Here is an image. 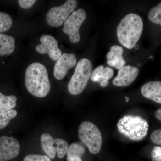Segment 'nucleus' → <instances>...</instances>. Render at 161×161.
Wrapping results in <instances>:
<instances>
[{"instance_id":"f257e3e1","label":"nucleus","mask_w":161,"mask_h":161,"mask_svg":"<svg viewBox=\"0 0 161 161\" xmlns=\"http://www.w3.org/2000/svg\"><path fill=\"white\" fill-rule=\"evenodd\" d=\"M25 82L28 92L36 97L43 98L50 91L47 69L44 65L39 62L32 63L27 68Z\"/></svg>"},{"instance_id":"f03ea898","label":"nucleus","mask_w":161,"mask_h":161,"mask_svg":"<svg viewBox=\"0 0 161 161\" xmlns=\"http://www.w3.org/2000/svg\"><path fill=\"white\" fill-rule=\"evenodd\" d=\"M143 29V23L140 16L135 14L126 15L120 21L117 28L119 43L132 49L139 40Z\"/></svg>"},{"instance_id":"7ed1b4c3","label":"nucleus","mask_w":161,"mask_h":161,"mask_svg":"<svg viewBox=\"0 0 161 161\" xmlns=\"http://www.w3.org/2000/svg\"><path fill=\"white\" fill-rule=\"evenodd\" d=\"M117 128L119 132L127 138L132 141H139L147 136L149 124L141 116L127 115L119 119Z\"/></svg>"},{"instance_id":"20e7f679","label":"nucleus","mask_w":161,"mask_h":161,"mask_svg":"<svg viewBox=\"0 0 161 161\" xmlns=\"http://www.w3.org/2000/svg\"><path fill=\"white\" fill-rule=\"evenodd\" d=\"M92 73V64L86 58L78 61L74 75L71 78L68 89L72 95L80 94L85 89Z\"/></svg>"},{"instance_id":"39448f33","label":"nucleus","mask_w":161,"mask_h":161,"mask_svg":"<svg viewBox=\"0 0 161 161\" xmlns=\"http://www.w3.org/2000/svg\"><path fill=\"white\" fill-rule=\"evenodd\" d=\"M78 136L92 154L100 152L102 144L101 133L95 124L88 121L81 123L78 128Z\"/></svg>"},{"instance_id":"423d86ee","label":"nucleus","mask_w":161,"mask_h":161,"mask_svg":"<svg viewBox=\"0 0 161 161\" xmlns=\"http://www.w3.org/2000/svg\"><path fill=\"white\" fill-rule=\"evenodd\" d=\"M77 6L78 2L76 0H68L62 6L53 7L47 14V22L50 26L59 27L74 12Z\"/></svg>"},{"instance_id":"0eeeda50","label":"nucleus","mask_w":161,"mask_h":161,"mask_svg":"<svg viewBox=\"0 0 161 161\" xmlns=\"http://www.w3.org/2000/svg\"><path fill=\"white\" fill-rule=\"evenodd\" d=\"M42 149L48 157L55 158L56 154L59 158L64 157L68 149V144L66 141L60 138H53L50 134L44 133L40 138Z\"/></svg>"},{"instance_id":"6e6552de","label":"nucleus","mask_w":161,"mask_h":161,"mask_svg":"<svg viewBox=\"0 0 161 161\" xmlns=\"http://www.w3.org/2000/svg\"><path fill=\"white\" fill-rule=\"evenodd\" d=\"M86 17L85 10L79 9L74 11L64 23L63 32L69 36L72 43H76L80 41L79 29Z\"/></svg>"},{"instance_id":"1a4fd4ad","label":"nucleus","mask_w":161,"mask_h":161,"mask_svg":"<svg viewBox=\"0 0 161 161\" xmlns=\"http://www.w3.org/2000/svg\"><path fill=\"white\" fill-rule=\"evenodd\" d=\"M41 44L36 47V51L41 54H47L50 58L57 61L62 55V52L58 47V43L54 37L50 35H43L40 37Z\"/></svg>"},{"instance_id":"9d476101","label":"nucleus","mask_w":161,"mask_h":161,"mask_svg":"<svg viewBox=\"0 0 161 161\" xmlns=\"http://www.w3.org/2000/svg\"><path fill=\"white\" fill-rule=\"evenodd\" d=\"M19 141L12 137H0V161H7L15 158L19 153Z\"/></svg>"},{"instance_id":"9b49d317","label":"nucleus","mask_w":161,"mask_h":161,"mask_svg":"<svg viewBox=\"0 0 161 161\" xmlns=\"http://www.w3.org/2000/svg\"><path fill=\"white\" fill-rule=\"evenodd\" d=\"M77 63V59L73 53H64L61 55L55 63L54 76L58 80H61L65 77L69 70L74 67Z\"/></svg>"},{"instance_id":"f8f14e48","label":"nucleus","mask_w":161,"mask_h":161,"mask_svg":"<svg viewBox=\"0 0 161 161\" xmlns=\"http://www.w3.org/2000/svg\"><path fill=\"white\" fill-rule=\"evenodd\" d=\"M139 73L137 67L127 65L118 71L117 76L113 79L112 83L117 87H125L130 85L136 79Z\"/></svg>"},{"instance_id":"ddd939ff","label":"nucleus","mask_w":161,"mask_h":161,"mask_svg":"<svg viewBox=\"0 0 161 161\" xmlns=\"http://www.w3.org/2000/svg\"><path fill=\"white\" fill-rule=\"evenodd\" d=\"M141 92L145 98L161 104V81L147 82L142 86Z\"/></svg>"},{"instance_id":"4468645a","label":"nucleus","mask_w":161,"mask_h":161,"mask_svg":"<svg viewBox=\"0 0 161 161\" xmlns=\"http://www.w3.org/2000/svg\"><path fill=\"white\" fill-rule=\"evenodd\" d=\"M114 71L110 67H104L99 65L92 72L91 79L93 82L100 83L102 87L104 88L108 85V80L113 77Z\"/></svg>"},{"instance_id":"2eb2a0df","label":"nucleus","mask_w":161,"mask_h":161,"mask_svg":"<svg viewBox=\"0 0 161 161\" xmlns=\"http://www.w3.org/2000/svg\"><path fill=\"white\" fill-rule=\"evenodd\" d=\"M123 48L121 47L114 45L110 48V51L107 55V64L110 66L120 69L126 64L123 58Z\"/></svg>"},{"instance_id":"dca6fc26","label":"nucleus","mask_w":161,"mask_h":161,"mask_svg":"<svg viewBox=\"0 0 161 161\" xmlns=\"http://www.w3.org/2000/svg\"><path fill=\"white\" fill-rule=\"evenodd\" d=\"M15 47L14 38L8 35L0 34V56L11 54Z\"/></svg>"},{"instance_id":"f3484780","label":"nucleus","mask_w":161,"mask_h":161,"mask_svg":"<svg viewBox=\"0 0 161 161\" xmlns=\"http://www.w3.org/2000/svg\"><path fill=\"white\" fill-rule=\"evenodd\" d=\"M17 112L14 109H0V130L7 126L10 121L17 115Z\"/></svg>"},{"instance_id":"a211bd4d","label":"nucleus","mask_w":161,"mask_h":161,"mask_svg":"<svg viewBox=\"0 0 161 161\" xmlns=\"http://www.w3.org/2000/svg\"><path fill=\"white\" fill-rule=\"evenodd\" d=\"M17 100L14 95L6 96L0 92V109H13L16 106Z\"/></svg>"},{"instance_id":"6ab92c4d","label":"nucleus","mask_w":161,"mask_h":161,"mask_svg":"<svg viewBox=\"0 0 161 161\" xmlns=\"http://www.w3.org/2000/svg\"><path fill=\"white\" fill-rule=\"evenodd\" d=\"M148 17L150 22L161 26V3L150 9Z\"/></svg>"},{"instance_id":"aec40b11","label":"nucleus","mask_w":161,"mask_h":161,"mask_svg":"<svg viewBox=\"0 0 161 161\" xmlns=\"http://www.w3.org/2000/svg\"><path fill=\"white\" fill-rule=\"evenodd\" d=\"M12 25V20L6 13L0 12V34L7 31Z\"/></svg>"},{"instance_id":"412c9836","label":"nucleus","mask_w":161,"mask_h":161,"mask_svg":"<svg viewBox=\"0 0 161 161\" xmlns=\"http://www.w3.org/2000/svg\"><path fill=\"white\" fill-rule=\"evenodd\" d=\"M85 153V147L82 145L78 143H74L69 147L67 152L68 156H77L81 158Z\"/></svg>"},{"instance_id":"4be33fe9","label":"nucleus","mask_w":161,"mask_h":161,"mask_svg":"<svg viewBox=\"0 0 161 161\" xmlns=\"http://www.w3.org/2000/svg\"><path fill=\"white\" fill-rule=\"evenodd\" d=\"M23 161H52L50 158L45 155L29 154L26 156Z\"/></svg>"},{"instance_id":"5701e85b","label":"nucleus","mask_w":161,"mask_h":161,"mask_svg":"<svg viewBox=\"0 0 161 161\" xmlns=\"http://www.w3.org/2000/svg\"><path fill=\"white\" fill-rule=\"evenodd\" d=\"M150 139L153 143L161 145V129L153 131L150 136Z\"/></svg>"},{"instance_id":"b1692460","label":"nucleus","mask_w":161,"mask_h":161,"mask_svg":"<svg viewBox=\"0 0 161 161\" xmlns=\"http://www.w3.org/2000/svg\"><path fill=\"white\" fill-rule=\"evenodd\" d=\"M153 161H161V147L155 146L151 151Z\"/></svg>"},{"instance_id":"393cba45","label":"nucleus","mask_w":161,"mask_h":161,"mask_svg":"<svg viewBox=\"0 0 161 161\" xmlns=\"http://www.w3.org/2000/svg\"><path fill=\"white\" fill-rule=\"evenodd\" d=\"M35 0H19V5L21 8L24 9H28L31 8L36 3Z\"/></svg>"},{"instance_id":"a878e982","label":"nucleus","mask_w":161,"mask_h":161,"mask_svg":"<svg viewBox=\"0 0 161 161\" xmlns=\"http://www.w3.org/2000/svg\"><path fill=\"white\" fill-rule=\"evenodd\" d=\"M67 160V161H82L81 158L77 156H68Z\"/></svg>"},{"instance_id":"bb28decb","label":"nucleus","mask_w":161,"mask_h":161,"mask_svg":"<svg viewBox=\"0 0 161 161\" xmlns=\"http://www.w3.org/2000/svg\"><path fill=\"white\" fill-rule=\"evenodd\" d=\"M155 115L156 118L161 121V108L156 112Z\"/></svg>"},{"instance_id":"cd10ccee","label":"nucleus","mask_w":161,"mask_h":161,"mask_svg":"<svg viewBox=\"0 0 161 161\" xmlns=\"http://www.w3.org/2000/svg\"><path fill=\"white\" fill-rule=\"evenodd\" d=\"M125 100L126 102H128L129 101V100H130V98H129V97L126 96V97H125Z\"/></svg>"}]
</instances>
